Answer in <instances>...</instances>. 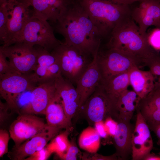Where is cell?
Returning a JSON list of instances; mask_svg holds the SVG:
<instances>
[{"instance_id": "obj_1", "label": "cell", "mask_w": 160, "mask_h": 160, "mask_svg": "<svg viewBox=\"0 0 160 160\" xmlns=\"http://www.w3.org/2000/svg\"><path fill=\"white\" fill-rule=\"evenodd\" d=\"M52 25L55 31L63 37L64 43L93 57L102 42L97 29L77 0L62 10L57 22Z\"/></svg>"}, {"instance_id": "obj_2", "label": "cell", "mask_w": 160, "mask_h": 160, "mask_svg": "<svg viewBox=\"0 0 160 160\" xmlns=\"http://www.w3.org/2000/svg\"><path fill=\"white\" fill-rule=\"evenodd\" d=\"M105 44L108 47L121 50L133 55L146 66L151 61L160 57L158 51L149 45L146 37L140 34L138 26L131 16L114 29Z\"/></svg>"}, {"instance_id": "obj_3", "label": "cell", "mask_w": 160, "mask_h": 160, "mask_svg": "<svg viewBox=\"0 0 160 160\" xmlns=\"http://www.w3.org/2000/svg\"><path fill=\"white\" fill-rule=\"evenodd\" d=\"M77 0L97 29L102 42L105 40L107 42L114 29L131 16L130 5L109 0Z\"/></svg>"}, {"instance_id": "obj_4", "label": "cell", "mask_w": 160, "mask_h": 160, "mask_svg": "<svg viewBox=\"0 0 160 160\" xmlns=\"http://www.w3.org/2000/svg\"><path fill=\"white\" fill-rule=\"evenodd\" d=\"M96 59L101 75V84L134 66L140 68L145 66L133 55L102 44L96 54Z\"/></svg>"}, {"instance_id": "obj_5", "label": "cell", "mask_w": 160, "mask_h": 160, "mask_svg": "<svg viewBox=\"0 0 160 160\" xmlns=\"http://www.w3.org/2000/svg\"><path fill=\"white\" fill-rule=\"evenodd\" d=\"M56 57L62 76L74 85L81 77L94 57L61 42L51 52Z\"/></svg>"}, {"instance_id": "obj_6", "label": "cell", "mask_w": 160, "mask_h": 160, "mask_svg": "<svg viewBox=\"0 0 160 160\" xmlns=\"http://www.w3.org/2000/svg\"><path fill=\"white\" fill-rule=\"evenodd\" d=\"M54 31L52 26L48 21L33 17L20 33L4 47L22 42L40 46L51 52L62 42L55 37Z\"/></svg>"}, {"instance_id": "obj_7", "label": "cell", "mask_w": 160, "mask_h": 160, "mask_svg": "<svg viewBox=\"0 0 160 160\" xmlns=\"http://www.w3.org/2000/svg\"><path fill=\"white\" fill-rule=\"evenodd\" d=\"M116 102L117 98L107 93L100 84L79 112L82 111L87 119L94 124L104 121L109 117L116 121L119 119Z\"/></svg>"}, {"instance_id": "obj_8", "label": "cell", "mask_w": 160, "mask_h": 160, "mask_svg": "<svg viewBox=\"0 0 160 160\" xmlns=\"http://www.w3.org/2000/svg\"><path fill=\"white\" fill-rule=\"evenodd\" d=\"M38 84L34 73H13L0 76V93L9 108L17 112L16 100L27 90H32Z\"/></svg>"}, {"instance_id": "obj_9", "label": "cell", "mask_w": 160, "mask_h": 160, "mask_svg": "<svg viewBox=\"0 0 160 160\" xmlns=\"http://www.w3.org/2000/svg\"><path fill=\"white\" fill-rule=\"evenodd\" d=\"M1 51L12 67L22 74H28L34 71L37 65L38 51L34 46L18 42L8 46L0 47Z\"/></svg>"}, {"instance_id": "obj_10", "label": "cell", "mask_w": 160, "mask_h": 160, "mask_svg": "<svg viewBox=\"0 0 160 160\" xmlns=\"http://www.w3.org/2000/svg\"><path fill=\"white\" fill-rule=\"evenodd\" d=\"M60 129L47 123L39 132L18 146H14L9 157L14 160H23L44 148Z\"/></svg>"}, {"instance_id": "obj_11", "label": "cell", "mask_w": 160, "mask_h": 160, "mask_svg": "<svg viewBox=\"0 0 160 160\" xmlns=\"http://www.w3.org/2000/svg\"><path fill=\"white\" fill-rule=\"evenodd\" d=\"M8 14V33L6 46L21 32L33 17V10L21 0H9L6 3Z\"/></svg>"}, {"instance_id": "obj_12", "label": "cell", "mask_w": 160, "mask_h": 160, "mask_svg": "<svg viewBox=\"0 0 160 160\" xmlns=\"http://www.w3.org/2000/svg\"><path fill=\"white\" fill-rule=\"evenodd\" d=\"M45 124L42 118L33 114H20L11 124L9 132L10 137L18 146L33 137L45 127Z\"/></svg>"}, {"instance_id": "obj_13", "label": "cell", "mask_w": 160, "mask_h": 160, "mask_svg": "<svg viewBox=\"0 0 160 160\" xmlns=\"http://www.w3.org/2000/svg\"><path fill=\"white\" fill-rule=\"evenodd\" d=\"M139 2L138 6L131 9V15L138 25L140 34L146 37L149 26L160 28V0H143Z\"/></svg>"}, {"instance_id": "obj_14", "label": "cell", "mask_w": 160, "mask_h": 160, "mask_svg": "<svg viewBox=\"0 0 160 160\" xmlns=\"http://www.w3.org/2000/svg\"><path fill=\"white\" fill-rule=\"evenodd\" d=\"M136 111L135 125L132 139V159L142 160L151 153L153 143L148 125L140 113Z\"/></svg>"}, {"instance_id": "obj_15", "label": "cell", "mask_w": 160, "mask_h": 160, "mask_svg": "<svg viewBox=\"0 0 160 160\" xmlns=\"http://www.w3.org/2000/svg\"><path fill=\"white\" fill-rule=\"evenodd\" d=\"M33 7V17L56 23L62 10L74 0H21Z\"/></svg>"}, {"instance_id": "obj_16", "label": "cell", "mask_w": 160, "mask_h": 160, "mask_svg": "<svg viewBox=\"0 0 160 160\" xmlns=\"http://www.w3.org/2000/svg\"><path fill=\"white\" fill-rule=\"evenodd\" d=\"M57 93L61 99L65 114L69 121L79 110V98L74 84L61 74L55 80Z\"/></svg>"}, {"instance_id": "obj_17", "label": "cell", "mask_w": 160, "mask_h": 160, "mask_svg": "<svg viewBox=\"0 0 160 160\" xmlns=\"http://www.w3.org/2000/svg\"><path fill=\"white\" fill-rule=\"evenodd\" d=\"M55 80L38 84L33 89L31 102L26 114L45 115L47 106L57 94Z\"/></svg>"}, {"instance_id": "obj_18", "label": "cell", "mask_w": 160, "mask_h": 160, "mask_svg": "<svg viewBox=\"0 0 160 160\" xmlns=\"http://www.w3.org/2000/svg\"><path fill=\"white\" fill-rule=\"evenodd\" d=\"M136 111L140 113L151 130L160 124V87L156 82L153 90L140 99Z\"/></svg>"}, {"instance_id": "obj_19", "label": "cell", "mask_w": 160, "mask_h": 160, "mask_svg": "<svg viewBox=\"0 0 160 160\" xmlns=\"http://www.w3.org/2000/svg\"><path fill=\"white\" fill-rule=\"evenodd\" d=\"M96 55L76 85V88L79 98V110L101 83V76L96 62Z\"/></svg>"}, {"instance_id": "obj_20", "label": "cell", "mask_w": 160, "mask_h": 160, "mask_svg": "<svg viewBox=\"0 0 160 160\" xmlns=\"http://www.w3.org/2000/svg\"><path fill=\"white\" fill-rule=\"evenodd\" d=\"M116 134L113 138L115 153L120 160H126L132 153V139L133 131L130 121L119 119Z\"/></svg>"}, {"instance_id": "obj_21", "label": "cell", "mask_w": 160, "mask_h": 160, "mask_svg": "<svg viewBox=\"0 0 160 160\" xmlns=\"http://www.w3.org/2000/svg\"><path fill=\"white\" fill-rule=\"evenodd\" d=\"M129 78L130 85L140 99L146 96L154 88V76L149 70L143 71L134 66L129 70Z\"/></svg>"}, {"instance_id": "obj_22", "label": "cell", "mask_w": 160, "mask_h": 160, "mask_svg": "<svg viewBox=\"0 0 160 160\" xmlns=\"http://www.w3.org/2000/svg\"><path fill=\"white\" fill-rule=\"evenodd\" d=\"M45 115L48 125L60 129L70 128L71 124L67 118L61 99L57 93L47 106Z\"/></svg>"}, {"instance_id": "obj_23", "label": "cell", "mask_w": 160, "mask_h": 160, "mask_svg": "<svg viewBox=\"0 0 160 160\" xmlns=\"http://www.w3.org/2000/svg\"><path fill=\"white\" fill-rule=\"evenodd\" d=\"M140 99L134 90L127 89L121 94L116 102L119 119L130 121Z\"/></svg>"}, {"instance_id": "obj_24", "label": "cell", "mask_w": 160, "mask_h": 160, "mask_svg": "<svg viewBox=\"0 0 160 160\" xmlns=\"http://www.w3.org/2000/svg\"><path fill=\"white\" fill-rule=\"evenodd\" d=\"M100 137L95 128L88 127L80 133L78 139L79 147L91 153H96L100 146Z\"/></svg>"}, {"instance_id": "obj_25", "label": "cell", "mask_w": 160, "mask_h": 160, "mask_svg": "<svg viewBox=\"0 0 160 160\" xmlns=\"http://www.w3.org/2000/svg\"><path fill=\"white\" fill-rule=\"evenodd\" d=\"M129 70L114 76L102 84L106 92L117 98L127 89L130 85Z\"/></svg>"}, {"instance_id": "obj_26", "label": "cell", "mask_w": 160, "mask_h": 160, "mask_svg": "<svg viewBox=\"0 0 160 160\" xmlns=\"http://www.w3.org/2000/svg\"><path fill=\"white\" fill-rule=\"evenodd\" d=\"M69 129L57 134L46 147L52 153H55L61 159L66 152L70 144L68 138Z\"/></svg>"}, {"instance_id": "obj_27", "label": "cell", "mask_w": 160, "mask_h": 160, "mask_svg": "<svg viewBox=\"0 0 160 160\" xmlns=\"http://www.w3.org/2000/svg\"><path fill=\"white\" fill-rule=\"evenodd\" d=\"M36 49L38 52L37 65L48 68L57 62L56 57L51 52L40 46Z\"/></svg>"}, {"instance_id": "obj_28", "label": "cell", "mask_w": 160, "mask_h": 160, "mask_svg": "<svg viewBox=\"0 0 160 160\" xmlns=\"http://www.w3.org/2000/svg\"><path fill=\"white\" fill-rule=\"evenodd\" d=\"M8 33V14L6 3H0V40L3 44Z\"/></svg>"}, {"instance_id": "obj_29", "label": "cell", "mask_w": 160, "mask_h": 160, "mask_svg": "<svg viewBox=\"0 0 160 160\" xmlns=\"http://www.w3.org/2000/svg\"><path fill=\"white\" fill-rule=\"evenodd\" d=\"M146 36L151 47L156 51H160V28H157L147 33Z\"/></svg>"}, {"instance_id": "obj_30", "label": "cell", "mask_w": 160, "mask_h": 160, "mask_svg": "<svg viewBox=\"0 0 160 160\" xmlns=\"http://www.w3.org/2000/svg\"><path fill=\"white\" fill-rule=\"evenodd\" d=\"M61 74L60 67L57 62L52 64L48 68L45 76L38 84L55 80Z\"/></svg>"}, {"instance_id": "obj_31", "label": "cell", "mask_w": 160, "mask_h": 160, "mask_svg": "<svg viewBox=\"0 0 160 160\" xmlns=\"http://www.w3.org/2000/svg\"><path fill=\"white\" fill-rule=\"evenodd\" d=\"M7 58L0 51V76L10 73H20L12 67Z\"/></svg>"}, {"instance_id": "obj_32", "label": "cell", "mask_w": 160, "mask_h": 160, "mask_svg": "<svg viewBox=\"0 0 160 160\" xmlns=\"http://www.w3.org/2000/svg\"><path fill=\"white\" fill-rule=\"evenodd\" d=\"M9 135L8 132L4 129L0 130V157H2L8 152V143Z\"/></svg>"}, {"instance_id": "obj_33", "label": "cell", "mask_w": 160, "mask_h": 160, "mask_svg": "<svg viewBox=\"0 0 160 160\" xmlns=\"http://www.w3.org/2000/svg\"><path fill=\"white\" fill-rule=\"evenodd\" d=\"M79 149L73 141L70 142V145L66 152L61 159L65 160H76Z\"/></svg>"}, {"instance_id": "obj_34", "label": "cell", "mask_w": 160, "mask_h": 160, "mask_svg": "<svg viewBox=\"0 0 160 160\" xmlns=\"http://www.w3.org/2000/svg\"><path fill=\"white\" fill-rule=\"evenodd\" d=\"M51 154L52 153L46 146L41 150L27 157L25 160H46L49 158Z\"/></svg>"}, {"instance_id": "obj_35", "label": "cell", "mask_w": 160, "mask_h": 160, "mask_svg": "<svg viewBox=\"0 0 160 160\" xmlns=\"http://www.w3.org/2000/svg\"><path fill=\"white\" fill-rule=\"evenodd\" d=\"M104 122L106 129L109 135L113 138L116 131L117 122L110 117L106 119Z\"/></svg>"}, {"instance_id": "obj_36", "label": "cell", "mask_w": 160, "mask_h": 160, "mask_svg": "<svg viewBox=\"0 0 160 160\" xmlns=\"http://www.w3.org/2000/svg\"><path fill=\"white\" fill-rule=\"evenodd\" d=\"M147 66L149 68V71L154 76H160V57L149 62Z\"/></svg>"}, {"instance_id": "obj_37", "label": "cell", "mask_w": 160, "mask_h": 160, "mask_svg": "<svg viewBox=\"0 0 160 160\" xmlns=\"http://www.w3.org/2000/svg\"><path fill=\"white\" fill-rule=\"evenodd\" d=\"M94 125L95 128L100 137L106 139L109 136L106 129L104 121L95 122Z\"/></svg>"}, {"instance_id": "obj_38", "label": "cell", "mask_w": 160, "mask_h": 160, "mask_svg": "<svg viewBox=\"0 0 160 160\" xmlns=\"http://www.w3.org/2000/svg\"><path fill=\"white\" fill-rule=\"evenodd\" d=\"M92 156V158H91L92 160H115L119 159L115 153L108 156H103L100 155H97L96 156V155H95Z\"/></svg>"}, {"instance_id": "obj_39", "label": "cell", "mask_w": 160, "mask_h": 160, "mask_svg": "<svg viewBox=\"0 0 160 160\" xmlns=\"http://www.w3.org/2000/svg\"><path fill=\"white\" fill-rule=\"evenodd\" d=\"M113 2L119 4H124L128 5L132 4L133 3L139 1L140 2L143 0H109Z\"/></svg>"}, {"instance_id": "obj_40", "label": "cell", "mask_w": 160, "mask_h": 160, "mask_svg": "<svg viewBox=\"0 0 160 160\" xmlns=\"http://www.w3.org/2000/svg\"><path fill=\"white\" fill-rule=\"evenodd\" d=\"M152 131L154 132L158 138L157 145H160V124L155 126Z\"/></svg>"}, {"instance_id": "obj_41", "label": "cell", "mask_w": 160, "mask_h": 160, "mask_svg": "<svg viewBox=\"0 0 160 160\" xmlns=\"http://www.w3.org/2000/svg\"><path fill=\"white\" fill-rule=\"evenodd\" d=\"M143 160H160V156L154 153H150L145 157Z\"/></svg>"}, {"instance_id": "obj_42", "label": "cell", "mask_w": 160, "mask_h": 160, "mask_svg": "<svg viewBox=\"0 0 160 160\" xmlns=\"http://www.w3.org/2000/svg\"><path fill=\"white\" fill-rule=\"evenodd\" d=\"M157 84L160 87V76L157 82H156Z\"/></svg>"}, {"instance_id": "obj_43", "label": "cell", "mask_w": 160, "mask_h": 160, "mask_svg": "<svg viewBox=\"0 0 160 160\" xmlns=\"http://www.w3.org/2000/svg\"><path fill=\"white\" fill-rule=\"evenodd\" d=\"M8 0H0V3H6Z\"/></svg>"}, {"instance_id": "obj_44", "label": "cell", "mask_w": 160, "mask_h": 160, "mask_svg": "<svg viewBox=\"0 0 160 160\" xmlns=\"http://www.w3.org/2000/svg\"><path fill=\"white\" fill-rule=\"evenodd\" d=\"M159 156H160V152L159 153Z\"/></svg>"}]
</instances>
